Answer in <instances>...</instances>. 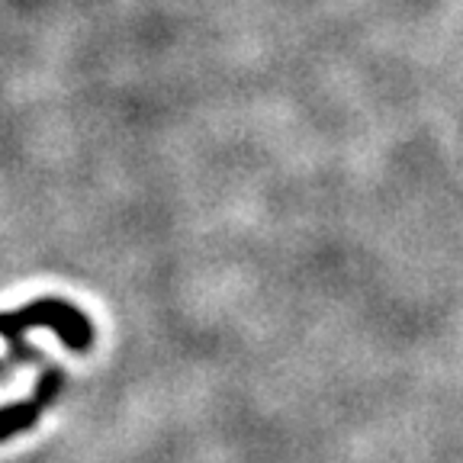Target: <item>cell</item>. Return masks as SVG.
<instances>
[{
	"instance_id": "cell-1",
	"label": "cell",
	"mask_w": 463,
	"mask_h": 463,
	"mask_svg": "<svg viewBox=\"0 0 463 463\" xmlns=\"http://www.w3.org/2000/svg\"><path fill=\"white\" fill-rule=\"evenodd\" d=\"M33 326H55L61 332V338L71 347H87L90 345V326L78 309L65 303H36L33 309L14 312V316H0V335L4 338H16L23 328Z\"/></svg>"
},
{
	"instance_id": "cell-2",
	"label": "cell",
	"mask_w": 463,
	"mask_h": 463,
	"mask_svg": "<svg viewBox=\"0 0 463 463\" xmlns=\"http://www.w3.org/2000/svg\"><path fill=\"white\" fill-rule=\"evenodd\" d=\"M58 380H61L58 373L45 376L43 386H39V392H36V399H33V402L10 405V409H4V412H0V441H7V438H10L14 431H20V428H26V425H33V421H36L39 409H43V405L49 402V399L58 392V386H55Z\"/></svg>"
}]
</instances>
